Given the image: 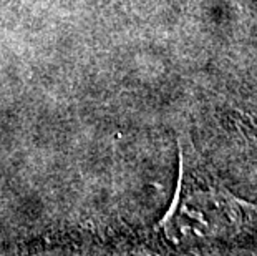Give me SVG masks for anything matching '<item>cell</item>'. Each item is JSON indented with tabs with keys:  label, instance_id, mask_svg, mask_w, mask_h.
I'll return each mask as SVG.
<instances>
[{
	"label": "cell",
	"instance_id": "6da1fadb",
	"mask_svg": "<svg viewBox=\"0 0 257 256\" xmlns=\"http://www.w3.org/2000/svg\"><path fill=\"white\" fill-rule=\"evenodd\" d=\"M178 148L176 190L158 230L173 248L184 251L229 243L242 233L254 206L237 198L211 172L189 138L179 137Z\"/></svg>",
	"mask_w": 257,
	"mask_h": 256
}]
</instances>
